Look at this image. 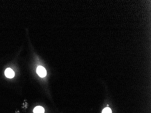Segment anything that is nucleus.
I'll return each instance as SVG.
<instances>
[{
    "mask_svg": "<svg viewBox=\"0 0 151 113\" xmlns=\"http://www.w3.org/2000/svg\"><path fill=\"white\" fill-rule=\"evenodd\" d=\"M37 73L39 77H44L47 74L46 69L42 66H39L37 68Z\"/></svg>",
    "mask_w": 151,
    "mask_h": 113,
    "instance_id": "f257e3e1",
    "label": "nucleus"
},
{
    "mask_svg": "<svg viewBox=\"0 0 151 113\" xmlns=\"http://www.w3.org/2000/svg\"><path fill=\"white\" fill-rule=\"evenodd\" d=\"M33 112L34 113H44V109L42 106H38L34 109Z\"/></svg>",
    "mask_w": 151,
    "mask_h": 113,
    "instance_id": "7ed1b4c3",
    "label": "nucleus"
},
{
    "mask_svg": "<svg viewBox=\"0 0 151 113\" xmlns=\"http://www.w3.org/2000/svg\"><path fill=\"white\" fill-rule=\"evenodd\" d=\"M5 74L6 77H8L9 78H12L15 76V72L10 68H7L6 70Z\"/></svg>",
    "mask_w": 151,
    "mask_h": 113,
    "instance_id": "f03ea898",
    "label": "nucleus"
},
{
    "mask_svg": "<svg viewBox=\"0 0 151 113\" xmlns=\"http://www.w3.org/2000/svg\"><path fill=\"white\" fill-rule=\"evenodd\" d=\"M102 113H112V111L110 108L107 107V108L104 109L103 110Z\"/></svg>",
    "mask_w": 151,
    "mask_h": 113,
    "instance_id": "20e7f679",
    "label": "nucleus"
}]
</instances>
